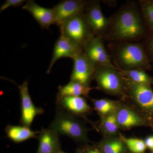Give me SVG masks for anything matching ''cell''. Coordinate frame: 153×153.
Wrapping results in <instances>:
<instances>
[{
    "mask_svg": "<svg viewBox=\"0 0 153 153\" xmlns=\"http://www.w3.org/2000/svg\"><path fill=\"white\" fill-rule=\"evenodd\" d=\"M109 23L103 39L108 42H141L149 31L137 1H129L109 17Z\"/></svg>",
    "mask_w": 153,
    "mask_h": 153,
    "instance_id": "1",
    "label": "cell"
},
{
    "mask_svg": "<svg viewBox=\"0 0 153 153\" xmlns=\"http://www.w3.org/2000/svg\"><path fill=\"white\" fill-rule=\"evenodd\" d=\"M106 48L113 64L118 70L141 69L146 71L153 68L142 42H109Z\"/></svg>",
    "mask_w": 153,
    "mask_h": 153,
    "instance_id": "2",
    "label": "cell"
},
{
    "mask_svg": "<svg viewBox=\"0 0 153 153\" xmlns=\"http://www.w3.org/2000/svg\"><path fill=\"white\" fill-rule=\"evenodd\" d=\"M49 128L57 132L59 135L66 136L76 142H90L87 136L88 129L83 123L59 108Z\"/></svg>",
    "mask_w": 153,
    "mask_h": 153,
    "instance_id": "3",
    "label": "cell"
},
{
    "mask_svg": "<svg viewBox=\"0 0 153 153\" xmlns=\"http://www.w3.org/2000/svg\"><path fill=\"white\" fill-rule=\"evenodd\" d=\"M94 79L97 83L96 89L109 95L119 97L121 99L124 97V77L114 66H103L97 68Z\"/></svg>",
    "mask_w": 153,
    "mask_h": 153,
    "instance_id": "4",
    "label": "cell"
},
{
    "mask_svg": "<svg viewBox=\"0 0 153 153\" xmlns=\"http://www.w3.org/2000/svg\"><path fill=\"white\" fill-rule=\"evenodd\" d=\"M59 28L61 35L82 49L85 44L95 36L83 12L67 19Z\"/></svg>",
    "mask_w": 153,
    "mask_h": 153,
    "instance_id": "5",
    "label": "cell"
},
{
    "mask_svg": "<svg viewBox=\"0 0 153 153\" xmlns=\"http://www.w3.org/2000/svg\"><path fill=\"white\" fill-rule=\"evenodd\" d=\"M124 79L125 95L122 99L131 102L144 114L153 113V91L150 85Z\"/></svg>",
    "mask_w": 153,
    "mask_h": 153,
    "instance_id": "6",
    "label": "cell"
},
{
    "mask_svg": "<svg viewBox=\"0 0 153 153\" xmlns=\"http://www.w3.org/2000/svg\"><path fill=\"white\" fill-rule=\"evenodd\" d=\"M116 114L120 128L122 130H129L149 125L144 114L127 100L121 99L119 101Z\"/></svg>",
    "mask_w": 153,
    "mask_h": 153,
    "instance_id": "7",
    "label": "cell"
},
{
    "mask_svg": "<svg viewBox=\"0 0 153 153\" xmlns=\"http://www.w3.org/2000/svg\"><path fill=\"white\" fill-rule=\"evenodd\" d=\"M104 41L101 37L95 36L83 48V52L85 57L96 69L103 66L115 67L105 46Z\"/></svg>",
    "mask_w": 153,
    "mask_h": 153,
    "instance_id": "8",
    "label": "cell"
},
{
    "mask_svg": "<svg viewBox=\"0 0 153 153\" xmlns=\"http://www.w3.org/2000/svg\"><path fill=\"white\" fill-rule=\"evenodd\" d=\"M83 13L95 36L103 38L109 25V19L103 15L100 1H88Z\"/></svg>",
    "mask_w": 153,
    "mask_h": 153,
    "instance_id": "9",
    "label": "cell"
},
{
    "mask_svg": "<svg viewBox=\"0 0 153 153\" xmlns=\"http://www.w3.org/2000/svg\"><path fill=\"white\" fill-rule=\"evenodd\" d=\"M74 66L70 77V81H75L90 86L94 78L96 68L91 63L83 52L73 59Z\"/></svg>",
    "mask_w": 153,
    "mask_h": 153,
    "instance_id": "10",
    "label": "cell"
},
{
    "mask_svg": "<svg viewBox=\"0 0 153 153\" xmlns=\"http://www.w3.org/2000/svg\"><path fill=\"white\" fill-rule=\"evenodd\" d=\"M88 1L64 0L53 8L55 14V25L60 27L67 19L82 13Z\"/></svg>",
    "mask_w": 153,
    "mask_h": 153,
    "instance_id": "11",
    "label": "cell"
},
{
    "mask_svg": "<svg viewBox=\"0 0 153 153\" xmlns=\"http://www.w3.org/2000/svg\"><path fill=\"white\" fill-rule=\"evenodd\" d=\"M22 100V117L21 123L22 125L30 128L33 120L36 116L44 113L41 108L37 107L33 104L28 91V82L26 80L22 85H19Z\"/></svg>",
    "mask_w": 153,
    "mask_h": 153,
    "instance_id": "12",
    "label": "cell"
},
{
    "mask_svg": "<svg viewBox=\"0 0 153 153\" xmlns=\"http://www.w3.org/2000/svg\"><path fill=\"white\" fill-rule=\"evenodd\" d=\"M83 52V49L72 41L60 35V38L55 42L51 62L47 73L49 74L55 62L63 57L74 59Z\"/></svg>",
    "mask_w": 153,
    "mask_h": 153,
    "instance_id": "13",
    "label": "cell"
},
{
    "mask_svg": "<svg viewBox=\"0 0 153 153\" xmlns=\"http://www.w3.org/2000/svg\"><path fill=\"white\" fill-rule=\"evenodd\" d=\"M57 108L74 116L85 117L91 108L82 96H65L57 98Z\"/></svg>",
    "mask_w": 153,
    "mask_h": 153,
    "instance_id": "14",
    "label": "cell"
},
{
    "mask_svg": "<svg viewBox=\"0 0 153 153\" xmlns=\"http://www.w3.org/2000/svg\"><path fill=\"white\" fill-rule=\"evenodd\" d=\"M28 11L43 29H49L51 25H55V14L53 8H47L38 4L33 0H29L22 7Z\"/></svg>",
    "mask_w": 153,
    "mask_h": 153,
    "instance_id": "15",
    "label": "cell"
},
{
    "mask_svg": "<svg viewBox=\"0 0 153 153\" xmlns=\"http://www.w3.org/2000/svg\"><path fill=\"white\" fill-rule=\"evenodd\" d=\"M38 139V153H55L59 151V135L55 131L50 128L42 130L39 133Z\"/></svg>",
    "mask_w": 153,
    "mask_h": 153,
    "instance_id": "16",
    "label": "cell"
},
{
    "mask_svg": "<svg viewBox=\"0 0 153 153\" xmlns=\"http://www.w3.org/2000/svg\"><path fill=\"white\" fill-rule=\"evenodd\" d=\"M96 88L83 85L79 82L70 81L68 84L58 87L57 98L65 96H84L88 97V94L92 89Z\"/></svg>",
    "mask_w": 153,
    "mask_h": 153,
    "instance_id": "17",
    "label": "cell"
},
{
    "mask_svg": "<svg viewBox=\"0 0 153 153\" xmlns=\"http://www.w3.org/2000/svg\"><path fill=\"white\" fill-rule=\"evenodd\" d=\"M96 146L102 153H131L119 137H103Z\"/></svg>",
    "mask_w": 153,
    "mask_h": 153,
    "instance_id": "18",
    "label": "cell"
},
{
    "mask_svg": "<svg viewBox=\"0 0 153 153\" xmlns=\"http://www.w3.org/2000/svg\"><path fill=\"white\" fill-rule=\"evenodd\" d=\"M5 131L9 139L16 143L25 141L30 139L38 137L37 135L40 131L31 130L30 128L25 126L8 125L6 128Z\"/></svg>",
    "mask_w": 153,
    "mask_h": 153,
    "instance_id": "19",
    "label": "cell"
},
{
    "mask_svg": "<svg viewBox=\"0 0 153 153\" xmlns=\"http://www.w3.org/2000/svg\"><path fill=\"white\" fill-rule=\"evenodd\" d=\"M98 129L103 137H118L120 128L116 111L101 120Z\"/></svg>",
    "mask_w": 153,
    "mask_h": 153,
    "instance_id": "20",
    "label": "cell"
},
{
    "mask_svg": "<svg viewBox=\"0 0 153 153\" xmlns=\"http://www.w3.org/2000/svg\"><path fill=\"white\" fill-rule=\"evenodd\" d=\"M91 101L96 111L102 120L108 115L115 112L118 105L119 101L112 100L109 99H93Z\"/></svg>",
    "mask_w": 153,
    "mask_h": 153,
    "instance_id": "21",
    "label": "cell"
},
{
    "mask_svg": "<svg viewBox=\"0 0 153 153\" xmlns=\"http://www.w3.org/2000/svg\"><path fill=\"white\" fill-rule=\"evenodd\" d=\"M119 71L125 77L133 82L149 85H153V77L147 74L145 70L137 69L129 71Z\"/></svg>",
    "mask_w": 153,
    "mask_h": 153,
    "instance_id": "22",
    "label": "cell"
},
{
    "mask_svg": "<svg viewBox=\"0 0 153 153\" xmlns=\"http://www.w3.org/2000/svg\"><path fill=\"white\" fill-rule=\"evenodd\" d=\"M142 14L150 32L153 31V0H139L137 1Z\"/></svg>",
    "mask_w": 153,
    "mask_h": 153,
    "instance_id": "23",
    "label": "cell"
},
{
    "mask_svg": "<svg viewBox=\"0 0 153 153\" xmlns=\"http://www.w3.org/2000/svg\"><path fill=\"white\" fill-rule=\"evenodd\" d=\"M118 137L125 144L131 153H144L146 150L144 140L136 138L126 137L120 133Z\"/></svg>",
    "mask_w": 153,
    "mask_h": 153,
    "instance_id": "24",
    "label": "cell"
},
{
    "mask_svg": "<svg viewBox=\"0 0 153 153\" xmlns=\"http://www.w3.org/2000/svg\"><path fill=\"white\" fill-rule=\"evenodd\" d=\"M142 42L148 60L153 64V31L150 32Z\"/></svg>",
    "mask_w": 153,
    "mask_h": 153,
    "instance_id": "25",
    "label": "cell"
},
{
    "mask_svg": "<svg viewBox=\"0 0 153 153\" xmlns=\"http://www.w3.org/2000/svg\"><path fill=\"white\" fill-rule=\"evenodd\" d=\"M25 1V0H6L4 3L1 6L0 13H1L10 7H18L21 6Z\"/></svg>",
    "mask_w": 153,
    "mask_h": 153,
    "instance_id": "26",
    "label": "cell"
},
{
    "mask_svg": "<svg viewBox=\"0 0 153 153\" xmlns=\"http://www.w3.org/2000/svg\"><path fill=\"white\" fill-rule=\"evenodd\" d=\"M144 142L147 149H149L151 152H153V136L147 137L144 140Z\"/></svg>",
    "mask_w": 153,
    "mask_h": 153,
    "instance_id": "27",
    "label": "cell"
},
{
    "mask_svg": "<svg viewBox=\"0 0 153 153\" xmlns=\"http://www.w3.org/2000/svg\"><path fill=\"white\" fill-rule=\"evenodd\" d=\"M83 152L85 153H102L96 145L92 147L86 148L85 151Z\"/></svg>",
    "mask_w": 153,
    "mask_h": 153,
    "instance_id": "28",
    "label": "cell"
},
{
    "mask_svg": "<svg viewBox=\"0 0 153 153\" xmlns=\"http://www.w3.org/2000/svg\"><path fill=\"white\" fill-rule=\"evenodd\" d=\"M77 153H85L84 152H83V151L81 150H79L77 152Z\"/></svg>",
    "mask_w": 153,
    "mask_h": 153,
    "instance_id": "29",
    "label": "cell"
},
{
    "mask_svg": "<svg viewBox=\"0 0 153 153\" xmlns=\"http://www.w3.org/2000/svg\"><path fill=\"white\" fill-rule=\"evenodd\" d=\"M55 153H65L63 152H60V151H58V152H56Z\"/></svg>",
    "mask_w": 153,
    "mask_h": 153,
    "instance_id": "30",
    "label": "cell"
},
{
    "mask_svg": "<svg viewBox=\"0 0 153 153\" xmlns=\"http://www.w3.org/2000/svg\"><path fill=\"white\" fill-rule=\"evenodd\" d=\"M153 153V152H151L150 153Z\"/></svg>",
    "mask_w": 153,
    "mask_h": 153,
    "instance_id": "31",
    "label": "cell"
}]
</instances>
